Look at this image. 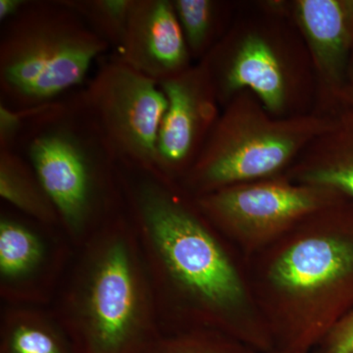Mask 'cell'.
Returning <instances> with one entry per match:
<instances>
[{"label":"cell","mask_w":353,"mask_h":353,"mask_svg":"<svg viewBox=\"0 0 353 353\" xmlns=\"http://www.w3.org/2000/svg\"><path fill=\"white\" fill-rule=\"evenodd\" d=\"M118 175L162 334L213 330L257 352L275 350L241 255L194 197L153 167L118 161Z\"/></svg>","instance_id":"6da1fadb"},{"label":"cell","mask_w":353,"mask_h":353,"mask_svg":"<svg viewBox=\"0 0 353 353\" xmlns=\"http://www.w3.org/2000/svg\"><path fill=\"white\" fill-rule=\"evenodd\" d=\"M338 201L243 260L275 350L312 353L347 314L353 296V227L341 214Z\"/></svg>","instance_id":"7a4b0ae2"},{"label":"cell","mask_w":353,"mask_h":353,"mask_svg":"<svg viewBox=\"0 0 353 353\" xmlns=\"http://www.w3.org/2000/svg\"><path fill=\"white\" fill-rule=\"evenodd\" d=\"M50 307L77 353H143L161 336L152 284L125 208L75 248Z\"/></svg>","instance_id":"3957f363"},{"label":"cell","mask_w":353,"mask_h":353,"mask_svg":"<svg viewBox=\"0 0 353 353\" xmlns=\"http://www.w3.org/2000/svg\"><path fill=\"white\" fill-rule=\"evenodd\" d=\"M15 150L36 172L74 248L124 208L117 157L80 88L32 110Z\"/></svg>","instance_id":"277c9868"},{"label":"cell","mask_w":353,"mask_h":353,"mask_svg":"<svg viewBox=\"0 0 353 353\" xmlns=\"http://www.w3.org/2000/svg\"><path fill=\"white\" fill-rule=\"evenodd\" d=\"M111 50L65 0H27L0 32V103L32 110L81 88Z\"/></svg>","instance_id":"5b68a950"},{"label":"cell","mask_w":353,"mask_h":353,"mask_svg":"<svg viewBox=\"0 0 353 353\" xmlns=\"http://www.w3.org/2000/svg\"><path fill=\"white\" fill-rule=\"evenodd\" d=\"M330 129L317 118L274 121L252 103L232 102L196 162L179 182L194 197L277 176L297 152Z\"/></svg>","instance_id":"8992f818"},{"label":"cell","mask_w":353,"mask_h":353,"mask_svg":"<svg viewBox=\"0 0 353 353\" xmlns=\"http://www.w3.org/2000/svg\"><path fill=\"white\" fill-rule=\"evenodd\" d=\"M343 196L288 176L266 179L194 197L202 214L241 259L263 250L312 214Z\"/></svg>","instance_id":"52a82bcc"},{"label":"cell","mask_w":353,"mask_h":353,"mask_svg":"<svg viewBox=\"0 0 353 353\" xmlns=\"http://www.w3.org/2000/svg\"><path fill=\"white\" fill-rule=\"evenodd\" d=\"M80 92L118 161L155 168L158 134L168 106L159 83L113 53L99 60Z\"/></svg>","instance_id":"ba28073f"},{"label":"cell","mask_w":353,"mask_h":353,"mask_svg":"<svg viewBox=\"0 0 353 353\" xmlns=\"http://www.w3.org/2000/svg\"><path fill=\"white\" fill-rule=\"evenodd\" d=\"M75 248L59 228L0 209V297L6 305L50 307Z\"/></svg>","instance_id":"9c48e42d"},{"label":"cell","mask_w":353,"mask_h":353,"mask_svg":"<svg viewBox=\"0 0 353 353\" xmlns=\"http://www.w3.org/2000/svg\"><path fill=\"white\" fill-rule=\"evenodd\" d=\"M166 95L157 145L155 169L180 182L201 154L217 122V94L203 63L159 83Z\"/></svg>","instance_id":"30bf717a"},{"label":"cell","mask_w":353,"mask_h":353,"mask_svg":"<svg viewBox=\"0 0 353 353\" xmlns=\"http://www.w3.org/2000/svg\"><path fill=\"white\" fill-rule=\"evenodd\" d=\"M158 83L190 67V52L173 0H132L124 39L114 53Z\"/></svg>","instance_id":"8fae6325"},{"label":"cell","mask_w":353,"mask_h":353,"mask_svg":"<svg viewBox=\"0 0 353 353\" xmlns=\"http://www.w3.org/2000/svg\"><path fill=\"white\" fill-rule=\"evenodd\" d=\"M202 63L212 79L218 99L250 88L271 112L284 108V71L275 51L261 37L252 34L243 39L228 61L204 59Z\"/></svg>","instance_id":"7c38bea8"},{"label":"cell","mask_w":353,"mask_h":353,"mask_svg":"<svg viewBox=\"0 0 353 353\" xmlns=\"http://www.w3.org/2000/svg\"><path fill=\"white\" fill-rule=\"evenodd\" d=\"M297 17L320 68L332 79L341 75L350 39L353 15L347 1L301 0Z\"/></svg>","instance_id":"4fadbf2b"},{"label":"cell","mask_w":353,"mask_h":353,"mask_svg":"<svg viewBox=\"0 0 353 353\" xmlns=\"http://www.w3.org/2000/svg\"><path fill=\"white\" fill-rule=\"evenodd\" d=\"M0 353H77L50 307L6 305L0 315Z\"/></svg>","instance_id":"5bb4252c"},{"label":"cell","mask_w":353,"mask_h":353,"mask_svg":"<svg viewBox=\"0 0 353 353\" xmlns=\"http://www.w3.org/2000/svg\"><path fill=\"white\" fill-rule=\"evenodd\" d=\"M0 197L21 214L62 230L57 208L36 172L16 150H0Z\"/></svg>","instance_id":"9a60e30c"},{"label":"cell","mask_w":353,"mask_h":353,"mask_svg":"<svg viewBox=\"0 0 353 353\" xmlns=\"http://www.w3.org/2000/svg\"><path fill=\"white\" fill-rule=\"evenodd\" d=\"M328 148L292 169L290 180L334 190L353 199V127L336 134Z\"/></svg>","instance_id":"2e32d148"},{"label":"cell","mask_w":353,"mask_h":353,"mask_svg":"<svg viewBox=\"0 0 353 353\" xmlns=\"http://www.w3.org/2000/svg\"><path fill=\"white\" fill-rule=\"evenodd\" d=\"M85 24L108 41L114 53L124 39L132 0H65Z\"/></svg>","instance_id":"e0dca14e"},{"label":"cell","mask_w":353,"mask_h":353,"mask_svg":"<svg viewBox=\"0 0 353 353\" xmlns=\"http://www.w3.org/2000/svg\"><path fill=\"white\" fill-rule=\"evenodd\" d=\"M143 353H260L236 339L213 330L162 334Z\"/></svg>","instance_id":"ac0fdd59"},{"label":"cell","mask_w":353,"mask_h":353,"mask_svg":"<svg viewBox=\"0 0 353 353\" xmlns=\"http://www.w3.org/2000/svg\"><path fill=\"white\" fill-rule=\"evenodd\" d=\"M190 55L202 57L211 46L217 23V3L211 0H173Z\"/></svg>","instance_id":"d6986e66"},{"label":"cell","mask_w":353,"mask_h":353,"mask_svg":"<svg viewBox=\"0 0 353 353\" xmlns=\"http://www.w3.org/2000/svg\"><path fill=\"white\" fill-rule=\"evenodd\" d=\"M31 112L32 110H16L0 103V150H16Z\"/></svg>","instance_id":"ffe728a7"},{"label":"cell","mask_w":353,"mask_h":353,"mask_svg":"<svg viewBox=\"0 0 353 353\" xmlns=\"http://www.w3.org/2000/svg\"><path fill=\"white\" fill-rule=\"evenodd\" d=\"M314 353H353V310L336 323Z\"/></svg>","instance_id":"44dd1931"},{"label":"cell","mask_w":353,"mask_h":353,"mask_svg":"<svg viewBox=\"0 0 353 353\" xmlns=\"http://www.w3.org/2000/svg\"><path fill=\"white\" fill-rule=\"evenodd\" d=\"M27 0H0V23L7 22L17 16Z\"/></svg>","instance_id":"7402d4cb"},{"label":"cell","mask_w":353,"mask_h":353,"mask_svg":"<svg viewBox=\"0 0 353 353\" xmlns=\"http://www.w3.org/2000/svg\"><path fill=\"white\" fill-rule=\"evenodd\" d=\"M266 353H287V352H281V350H272V352H266ZM312 353H314V352H312Z\"/></svg>","instance_id":"603a6c76"}]
</instances>
